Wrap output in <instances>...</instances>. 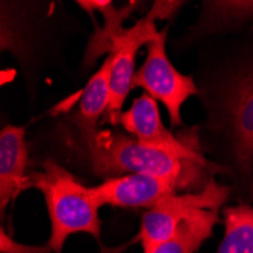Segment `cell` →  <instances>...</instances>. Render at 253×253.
Instances as JSON below:
<instances>
[{"mask_svg": "<svg viewBox=\"0 0 253 253\" xmlns=\"http://www.w3.org/2000/svg\"><path fill=\"white\" fill-rule=\"evenodd\" d=\"M119 123L135 136L136 141L144 146L171 152L185 158H203L196 130L182 136H174L169 132L161 122L156 100L149 94H143L135 99L132 106L122 114Z\"/></svg>", "mask_w": 253, "mask_h": 253, "instance_id": "8992f818", "label": "cell"}, {"mask_svg": "<svg viewBox=\"0 0 253 253\" xmlns=\"http://www.w3.org/2000/svg\"><path fill=\"white\" fill-rule=\"evenodd\" d=\"M89 190L99 208L102 205H111L120 208L150 210L166 197L176 194L179 182L173 177L136 173L109 177Z\"/></svg>", "mask_w": 253, "mask_h": 253, "instance_id": "52a82bcc", "label": "cell"}, {"mask_svg": "<svg viewBox=\"0 0 253 253\" xmlns=\"http://www.w3.org/2000/svg\"><path fill=\"white\" fill-rule=\"evenodd\" d=\"M215 253H253V208L249 205L224 210V237Z\"/></svg>", "mask_w": 253, "mask_h": 253, "instance_id": "4fadbf2b", "label": "cell"}, {"mask_svg": "<svg viewBox=\"0 0 253 253\" xmlns=\"http://www.w3.org/2000/svg\"><path fill=\"white\" fill-rule=\"evenodd\" d=\"M229 196V188L211 179L203 190L197 193L173 194L156 203L144 212L141 229L136 240L143 246V253H150L161 243L169 240L177 224L197 210H217Z\"/></svg>", "mask_w": 253, "mask_h": 253, "instance_id": "5b68a950", "label": "cell"}, {"mask_svg": "<svg viewBox=\"0 0 253 253\" xmlns=\"http://www.w3.org/2000/svg\"><path fill=\"white\" fill-rule=\"evenodd\" d=\"M180 3L177 2H158L152 11L133 25L130 29H125L120 37L114 41L111 56H112V68L109 78V108L106 111V119L109 123L117 125L122 117V108L129 94V89L133 86V68L135 58L143 44H149L155 40L159 32L155 26V18H166L174 9H177Z\"/></svg>", "mask_w": 253, "mask_h": 253, "instance_id": "3957f363", "label": "cell"}, {"mask_svg": "<svg viewBox=\"0 0 253 253\" xmlns=\"http://www.w3.org/2000/svg\"><path fill=\"white\" fill-rule=\"evenodd\" d=\"M29 164L28 146L25 140V127L5 126L0 133V208L21 191L31 188L26 167Z\"/></svg>", "mask_w": 253, "mask_h": 253, "instance_id": "9c48e42d", "label": "cell"}, {"mask_svg": "<svg viewBox=\"0 0 253 253\" xmlns=\"http://www.w3.org/2000/svg\"><path fill=\"white\" fill-rule=\"evenodd\" d=\"M84 9H86L89 14H93L94 11L100 12L105 15V28L103 29H97L93 37L89 40L88 49H86V55H85V67H89V64L96 61L100 55L111 53L112 44L116 41L120 34L125 31L122 28V23L126 20V17L135 9L136 3H129L127 6L117 9L114 8L112 2H99V0H94V2H78Z\"/></svg>", "mask_w": 253, "mask_h": 253, "instance_id": "7c38bea8", "label": "cell"}, {"mask_svg": "<svg viewBox=\"0 0 253 253\" xmlns=\"http://www.w3.org/2000/svg\"><path fill=\"white\" fill-rule=\"evenodd\" d=\"M218 221L217 210H197L183 218L173 235L150 253H194L212 234Z\"/></svg>", "mask_w": 253, "mask_h": 253, "instance_id": "8fae6325", "label": "cell"}, {"mask_svg": "<svg viewBox=\"0 0 253 253\" xmlns=\"http://www.w3.org/2000/svg\"><path fill=\"white\" fill-rule=\"evenodd\" d=\"M49 246H26L12 240L2 227L0 231V252L2 253H50Z\"/></svg>", "mask_w": 253, "mask_h": 253, "instance_id": "9a60e30c", "label": "cell"}, {"mask_svg": "<svg viewBox=\"0 0 253 253\" xmlns=\"http://www.w3.org/2000/svg\"><path fill=\"white\" fill-rule=\"evenodd\" d=\"M208 9V20L215 25V21H240L253 18V2H214L205 3Z\"/></svg>", "mask_w": 253, "mask_h": 253, "instance_id": "5bb4252c", "label": "cell"}, {"mask_svg": "<svg viewBox=\"0 0 253 253\" xmlns=\"http://www.w3.org/2000/svg\"><path fill=\"white\" fill-rule=\"evenodd\" d=\"M167 31L147 44V58L133 76V86H141L155 100L163 102L173 126L182 123L180 109L188 97L197 94L193 78L177 72L166 53Z\"/></svg>", "mask_w": 253, "mask_h": 253, "instance_id": "277c9868", "label": "cell"}, {"mask_svg": "<svg viewBox=\"0 0 253 253\" xmlns=\"http://www.w3.org/2000/svg\"><path fill=\"white\" fill-rule=\"evenodd\" d=\"M31 188L42 193L47 205L52 235L49 247L55 253H61L67 238L85 232L96 238L100 235L99 206L91 196V190L55 161L47 159L41 171L29 174Z\"/></svg>", "mask_w": 253, "mask_h": 253, "instance_id": "7a4b0ae2", "label": "cell"}, {"mask_svg": "<svg viewBox=\"0 0 253 253\" xmlns=\"http://www.w3.org/2000/svg\"><path fill=\"white\" fill-rule=\"evenodd\" d=\"M224 109L234 155L240 166L247 167L253 161V64L232 79Z\"/></svg>", "mask_w": 253, "mask_h": 253, "instance_id": "ba28073f", "label": "cell"}, {"mask_svg": "<svg viewBox=\"0 0 253 253\" xmlns=\"http://www.w3.org/2000/svg\"><path fill=\"white\" fill-rule=\"evenodd\" d=\"M82 138L91 167L99 176L146 173L176 179L179 190H203L208 185L203 183L208 167L203 158H185L153 149L111 130H97Z\"/></svg>", "mask_w": 253, "mask_h": 253, "instance_id": "6da1fadb", "label": "cell"}, {"mask_svg": "<svg viewBox=\"0 0 253 253\" xmlns=\"http://www.w3.org/2000/svg\"><path fill=\"white\" fill-rule=\"evenodd\" d=\"M112 68V56L108 55L106 61L94 73L84 89L79 111L75 116V123L82 136L97 132V123L109 108V78Z\"/></svg>", "mask_w": 253, "mask_h": 253, "instance_id": "30bf717a", "label": "cell"}]
</instances>
